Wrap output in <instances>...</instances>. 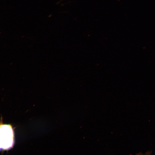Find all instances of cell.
Segmentation results:
<instances>
[{
    "label": "cell",
    "mask_w": 155,
    "mask_h": 155,
    "mask_svg": "<svg viewBox=\"0 0 155 155\" xmlns=\"http://www.w3.org/2000/svg\"><path fill=\"white\" fill-rule=\"evenodd\" d=\"M14 133L10 125H0V150H8L13 146Z\"/></svg>",
    "instance_id": "1"
},
{
    "label": "cell",
    "mask_w": 155,
    "mask_h": 155,
    "mask_svg": "<svg viewBox=\"0 0 155 155\" xmlns=\"http://www.w3.org/2000/svg\"><path fill=\"white\" fill-rule=\"evenodd\" d=\"M152 153L151 151H148L145 153V154L146 155H150Z\"/></svg>",
    "instance_id": "2"
},
{
    "label": "cell",
    "mask_w": 155,
    "mask_h": 155,
    "mask_svg": "<svg viewBox=\"0 0 155 155\" xmlns=\"http://www.w3.org/2000/svg\"><path fill=\"white\" fill-rule=\"evenodd\" d=\"M137 154V155H142V154H142V152L138 153L137 154Z\"/></svg>",
    "instance_id": "3"
}]
</instances>
